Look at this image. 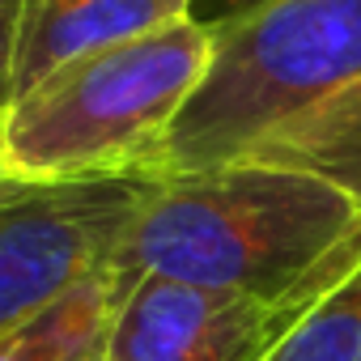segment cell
<instances>
[{"mask_svg": "<svg viewBox=\"0 0 361 361\" xmlns=\"http://www.w3.org/2000/svg\"><path fill=\"white\" fill-rule=\"evenodd\" d=\"M251 157L314 174L361 209V77L306 115L268 132L251 149Z\"/></svg>", "mask_w": 361, "mask_h": 361, "instance_id": "obj_7", "label": "cell"}, {"mask_svg": "<svg viewBox=\"0 0 361 361\" xmlns=\"http://www.w3.org/2000/svg\"><path fill=\"white\" fill-rule=\"evenodd\" d=\"M361 77V0H264L213 30V56L140 178L234 166Z\"/></svg>", "mask_w": 361, "mask_h": 361, "instance_id": "obj_3", "label": "cell"}, {"mask_svg": "<svg viewBox=\"0 0 361 361\" xmlns=\"http://www.w3.org/2000/svg\"><path fill=\"white\" fill-rule=\"evenodd\" d=\"M357 221L361 209L323 178L255 157L188 178H149L111 255V276L119 293L145 276H166L281 302Z\"/></svg>", "mask_w": 361, "mask_h": 361, "instance_id": "obj_1", "label": "cell"}, {"mask_svg": "<svg viewBox=\"0 0 361 361\" xmlns=\"http://www.w3.org/2000/svg\"><path fill=\"white\" fill-rule=\"evenodd\" d=\"M0 178H5V174H0Z\"/></svg>", "mask_w": 361, "mask_h": 361, "instance_id": "obj_12", "label": "cell"}, {"mask_svg": "<svg viewBox=\"0 0 361 361\" xmlns=\"http://www.w3.org/2000/svg\"><path fill=\"white\" fill-rule=\"evenodd\" d=\"M213 30L196 18L90 51L18 94L0 123V174L18 183L140 174L200 85Z\"/></svg>", "mask_w": 361, "mask_h": 361, "instance_id": "obj_2", "label": "cell"}, {"mask_svg": "<svg viewBox=\"0 0 361 361\" xmlns=\"http://www.w3.org/2000/svg\"><path fill=\"white\" fill-rule=\"evenodd\" d=\"M149 192V178L18 183L0 178V336L102 272Z\"/></svg>", "mask_w": 361, "mask_h": 361, "instance_id": "obj_4", "label": "cell"}, {"mask_svg": "<svg viewBox=\"0 0 361 361\" xmlns=\"http://www.w3.org/2000/svg\"><path fill=\"white\" fill-rule=\"evenodd\" d=\"M357 268L361 221L314 268V276L281 302L145 276L119 298L102 361H264L272 344Z\"/></svg>", "mask_w": 361, "mask_h": 361, "instance_id": "obj_5", "label": "cell"}, {"mask_svg": "<svg viewBox=\"0 0 361 361\" xmlns=\"http://www.w3.org/2000/svg\"><path fill=\"white\" fill-rule=\"evenodd\" d=\"M119 298L123 293L106 264L56 306L0 336V361H102Z\"/></svg>", "mask_w": 361, "mask_h": 361, "instance_id": "obj_8", "label": "cell"}, {"mask_svg": "<svg viewBox=\"0 0 361 361\" xmlns=\"http://www.w3.org/2000/svg\"><path fill=\"white\" fill-rule=\"evenodd\" d=\"M196 0H22L13 35V98L90 51L192 18Z\"/></svg>", "mask_w": 361, "mask_h": 361, "instance_id": "obj_6", "label": "cell"}, {"mask_svg": "<svg viewBox=\"0 0 361 361\" xmlns=\"http://www.w3.org/2000/svg\"><path fill=\"white\" fill-rule=\"evenodd\" d=\"M264 361H361V268L314 302Z\"/></svg>", "mask_w": 361, "mask_h": 361, "instance_id": "obj_9", "label": "cell"}, {"mask_svg": "<svg viewBox=\"0 0 361 361\" xmlns=\"http://www.w3.org/2000/svg\"><path fill=\"white\" fill-rule=\"evenodd\" d=\"M22 0H0V123L13 102V35H18Z\"/></svg>", "mask_w": 361, "mask_h": 361, "instance_id": "obj_10", "label": "cell"}, {"mask_svg": "<svg viewBox=\"0 0 361 361\" xmlns=\"http://www.w3.org/2000/svg\"><path fill=\"white\" fill-rule=\"evenodd\" d=\"M255 5H264V0H196V5H192V18L204 22L209 30H217V26H226V22H234V18L251 13Z\"/></svg>", "mask_w": 361, "mask_h": 361, "instance_id": "obj_11", "label": "cell"}]
</instances>
